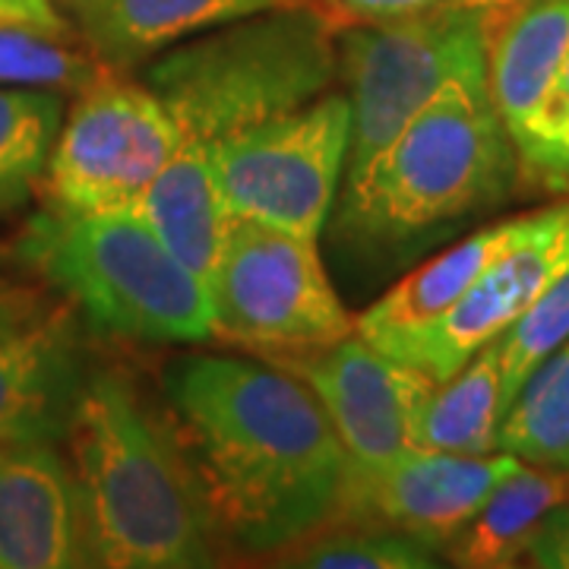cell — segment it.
<instances>
[{
  "label": "cell",
  "instance_id": "7a4b0ae2",
  "mask_svg": "<svg viewBox=\"0 0 569 569\" xmlns=\"http://www.w3.org/2000/svg\"><path fill=\"white\" fill-rule=\"evenodd\" d=\"M89 567L219 563L216 516L183 440L123 370L86 377L63 430Z\"/></svg>",
  "mask_w": 569,
  "mask_h": 569
},
{
  "label": "cell",
  "instance_id": "9a60e30c",
  "mask_svg": "<svg viewBox=\"0 0 569 569\" xmlns=\"http://www.w3.org/2000/svg\"><path fill=\"white\" fill-rule=\"evenodd\" d=\"M569 63V0H522L488 22V92L519 168L538 149Z\"/></svg>",
  "mask_w": 569,
  "mask_h": 569
},
{
  "label": "cell",
  "instance_id": "7402d4cb",
  "mask_svg": "<svg viewBox=\"0 0 569 569\" xmlns=\"http://www.w3.org/2000/svg\"><path fill=\"white\" fill-rule=\"evenodd\" d=\"M497 452L569 471V339L531 370L503 415Z\"/></svg>",
  "mask_w": 569,
  "mask_h": 569
},
{
  "label": "cell",
  "instance_id": "ac0fdd59",
  "mask_svg": "<svg viewBox=\"0 0 569 569\" xmlns=\"http://www.w3.org/2000/svg\"><path fill=\"white\" fill-rule=\"evenodd\" d=\"M133 209L183 266L209 282L234 216L224 203L206 146L181 140L178 152L142 190Z\"/></svg>",
  "mask_w": 569,
  "mask_h": 569
},
{
  "label": "cell",
  "instance_id": "d4e9b609",
  "mask_svg": "<svg viewBox=\"0 0 569 569\" xmlns=\"http://www.w3.org/2000/svg\"><path fill=\"white\" fill-rule=\"evenodd\" d=\"M569 339V272L550 284L535 305L497 336L503 367V406H512L531 370Z\"/></svg>",
  "mask_w": 569,
  "mask_h": 569
},
{
  "label": "cell",
  "instance_id": "3957f363",
  "mask_svg": "<svg viewBox=\"0 0 569 569\" xmlns=\"http://www.w3.org/2000/svg\"><path fill=\"white\" fill-rule=\"evenodd\" d=\"M519 174L488 77H456L342 190L339 228L370 247L415 244L503 203Z\"/></svg>",
  "mask_w": 569,
  "mask_h": 569
},
{
  "label": "cell",
  "instance_id": "603a6c76",
  "mask_svg": "<svg viewBox=\"0 0 569 569\" xmlns=\"http://www.w3.org/2000/svg\"><path fill=\"white\" fill-rule=\"evenodd\" d=\"M276 563L301 569H433L443 560L440 550L427 548L402 531L332 519L323 529L284 548Z\"/></svg>",
  "mask_w": 569,
  "mask_h": 569
},
{
  "label": "cell",
  "instance_id": "30bf717a",
  "mask_svg": "<svg viewBox=\"0 0 569 569\" xmlns=\"http://www.w3.org/2000/svg\"><path fill=\"white\" fill-rule=\"evenodd\" d=\"M86 377L73 305L48 284L0 279V447L61 443Z\"/></svg>",
  "mask_w": 569,
  "mask_h": 569
},
{
  "label": "cell",
  "instance_id": "52a82bcc",
  "mask_svg": "<svg viewBox=\"0 0 569 569\" xmlns=\"http://www.w3.org/2000/svg\"><path fill=\"white\" fill-rule=\"evenodd\" d=\"M212 332L222 346L266 361L313 355L355 332L326 272L317 238L234 219L209 276Z\"/></svg>",
  "mask_w": 569,
  "mask_h": 569
},
{
  "label": "cell",
  "instance_id": "277c9868",
  "mask_svg": "<svg viewBox=\"0 0 569 569\" xmlns=\"http://www.w3.org/2000/svg\"><path fill=\"white\" fill-rule=\"evenodd\" d=\"M13 257L108 336L190 346L212 332L206 282L183 266L133 206H41L13 241Z\"/></svg>",
  "mask_w": 569,
  "mask_h": 569
},
{
  "label": "cell",
  "instance_id": "cb8c5ba5",
  "mask_svg": "<svg viewBox=\"0 0 569 569\" xmlns=\"http://www.w3.org/2000/svg\"><path fill=\"white\" fill-rule=\"evenodd\" d=\"M108 73L102 61L20 26H0V86L80 92Z\"/></svg>",
  "mask_w": 569,
  "mask_h": 569
},
{
  "label": "cell",
  "instance_id": "5b68a950",
  "mask_svg": "<svg viewBox=\"0 0 569 569\" xmlns=\"http://www.w3.org/2000/svg\"><path fill=\"white\" fill-rule=\"evenodd\" d=\"M342 22L317 3L224 22L146 67L183 142L224 140L313 102L339 80Z\"/></svg>",
  "mask_w": 569,
  "mask_h": 569
},
{
  "label": "cell",
  "instance_id": "484cf974",
  "mask_svg": "<svg viewBox=\"0 0 569 569\" xmlns=\"http://www.w3.org/2000/svg\"><path fill=\"white\" fill-rule=\"evenodd\" d=\"M522 174H529L548 190H567L569 187V63L563 70L560 89L553 96L548 121L541 130L538 149L522 164Z\"/></svg>",
  "mask_w": 569,
  "mask_h": 569
},
{
  "label": "cell",
  "instance_id": "f546056e",
  "mask_svg": "<svg viewBox=\"0 0 569 569\" xmlns=\"http://www.w3.org/2000/svg\"><path fill=\"white\" fill-rule=\"evenodd\" d=\"M459 3H466L471 10H481L485 13V20H497V17H503L509 13L512 7H519L522 0H459Z\"/></svg>",
  "mask_w": 569,
  "mask_h": 569
},
{
  "label": "cell",
  "instance_id": "8992f818",
  "mask_svg": "<svg viewBox=\"0 0 569 569\" xmlns=\"http://www.w3.org/2000/svg\"><path fill=\"white\" fill-rule=\"evenodd\" d=\"M456 77H488V20L481 10L447 3L399 20L342 26L339 80L351 104L346 187Z\"/></svg>",
  "mask_w": 569,
  "mask_h": 569
},
{
  "label": "cell",
  "instance_id": "4fadbf2b",
  "mask_svg": "<svg viewBox=\"0 0 569 569\" xmlns=\"http://www.w3.org/2000/svg\"><path fill=\"white\" fill-rule=\"evenodd\" d=\"M567 272L569 212L531 241L516 247L500 263L490 266L447 313L387 342H377V348L427 373L433 383H443L475 351L507 332Z\"/></svg>",
  "mask_w": 569,
  "mask_h": 569
},
{
  "label": "cell",
  "instance_id": "ffe728a7",
  "mask_svg": "<svg viewBox=\"0 0 569 569\" xmlns=\"http://www.w3.org/2000/svg\"><path fill=\"white\" fill-rule=\"evenodd\" d=\"M503 415V367L493 339L427 396L415 427V447L488 456L497 452Z\"/></svg>",
  "mask_w": 569,
  "mask_h": 569
},
{
  "label": "cell",
  "instance_id": "f1b7e54d",
  "mask_svg": "<svg viewBox=\"0 0 569 569\" xmlns=\"http://www.w3.org/2000/svg\"><path fill=\"white\" fill-rule=\"evenodd\" d=\"M332 3L358 20H399V17L425 13V10L459 3V0H332Z\"/></svg>",
  "mask_w": 569,
  "mask_h": 569
},
{
  "label": "cell",
  "instance_id": "6da1fadb",
  "mask_svg": "<svg viewBox=\"0 0 569 569\" xmlns=\"http://www.w3.org/2000/svg\"><path fill=\"white\" fill-rule=\"evenodd\" d=\"M162 383L224 541L279 557L339 512L348 452L295 373L190 355Z\"/></svg>",
  "mask_w": 569,
  "mask_h": 569
},
{
  "label": "cell",
  "instance_id": "d6986e66",
  "mask_svg": "<svg viewBox=\"0 0 569 569\" xmlns=\"http://www.w3.org/2000/svg\"><path fill=\"white\" fill-rule=\"evenodd\" d=\"M560 503H569V471L522 462L449 541L443 557L462 569L516 567L541 519Z\"/></svg>",
  "mask_w": 569,
  "mask_h": 569
},
{
  "label": "cell",
  "instance_id": "8fae6325",
  "mask_svg": "<svg viewBox=\"0 0 569 569\" xmlns=\"http://www.w3.org/2000/svg\"><path fill=\"white\" fill-rule=\"evenodd\" d=\"M519 466L509 452L466 456L411 447L383 466H348L342 503L332 519L387 526L443 557V548Z\"/></svg>",
  "mask_w": 569,
  "mask_h": 569
},
{
  "label": "cell",
  "instance_id": "5bb4252c",
  "mask_svg": "<svg viewBox=\"0 0 569 569\" xmlns=\"http://www.w3.org/2000/svg\"><path fill=\"white\" fill-rule=\"evenodd\" d=\"M89 567L80 497L58 443L0 447V569Z\"/></svg>",
  "mask_w": 569,
  "mask_h": 569
},
{
  "label": "cell",
  "instance_id": "ba28073f",
  "mask_svg": "<svg viewBox=\"0 0 569 569\" xmlns=\"http://www.w3.org/2000/svg\"><path fill=\"white\" fill-rule=\"evenodd\" d=\"M351 104L326 92L272 121L209 146L212 171L234 219L320 238L348 168Z\"/></svg>",
  "mask_w": 569,
  "mask_h": 569
},
{
  "label": "cell",
  "instance_id": "44dd1931",
  "mask_svg": "<svg viewBox=\"0 0 569 569\" xmlns=\"http://www.w3.org/2000/svg\"><path fill=\"white\" fill-rule=\"evenodd\" d=\"M67 108L58 89H0V216L41 190Z\"/></svg>",
  "mask_w": 569,
  "mask_h": 569
},
{
  "label": "cell",
  "instance_id": "9c48e42d",
  "mask_svg": "<svg viewBox=\"0 0 569 569\" xmlns=\"http://www.w3.org/2000/svg\"><path fill=\"white\" fill-rule=\"evenodd\" d=\"M181 146V130L146 86L102 73L67 108L41 197L61 209H123Z\"/></svg>",
  "mask_w": 569,
  "mask_h": 569
},
{
  "label": "cell",
  "instance_id": "2e32d148",
  "mask_svg": "<svg viewBox=\"0 0 569 569\" xmlns=\"http://www.w3.org/2000/svg\"><path fill=\"white\" fill-rule=\"evenodd\" d=\"M567 212L569 203L545 206V209L512 216V219H503V222L488 224V228L468 234L456 247H449L447 253L408 272L406 279L392 284L383 298H377L355 320V332L377 346L392 336H402L408 329H418V326L437 320L488 272L490 266L500 263L507 253L531 241L535 234H541Z\"/></svg>",
  "mask_w": 569,
  "mask_h": 569
},
{
  "label": "cell",
  "instance_id": "83f0119b",
  "mask_svg": "<svg viewBox=\"0 0 569 569\" xmlns=\"http://www.w3.org/2000/svg\"><path fill=\"white\" fill-rule=\"evenodd\" d=\"M0 26H20L51 39H67L73 32L58 0H0Z\"/></svg>",
  "mask_w": 569,
  "mask_h": 569
},
{
  "label": "cell",
  "instance_id": "e0dca14e",
  "mask_svg": "<svg viewBox=\"0 0 569 569\" xmlns=\"http://www.w3.org/2000/svg\"><path fill=\"white\" fill-rule=\"evenodd\" d=\"M301 3L317 0H58L89 54L108 70H130L224 22Z\"/></svg>",
  "mask_w": 569,
  "mask_h": 569
},
{
  "label": "cell",
  "instance_id": "7c38bea8",
  "mask_svg": "<svg viewBox=\"0 0 569 569\" xmlns=\"http://www.w3.org/2000/svg\"><path fill=\"white\" fill-rule=\"evenodd\" d=\"M272 365L295 373L317 396L355 468L383 466L415 447L421 408L437 387L358 332L323 351L276 358Z\"/></svg>",
  "mask_w": 569,
  "mask_h": 569
},
{
  "label": "cell",
  "instance_id": "4316f807",
  "mask_svg": "<svg viewBox=\"0 0 569 569\" xmlns=\"http://www.w3.org/2000/svg\"><path fill=\"white\" fill-rule=\"evenodd\" d=\"M522 563L535 569H569V503L553 507L541 519Z\"/></svg>",
  "mask_w": 569,
  "mask_h": 569
}]
</instances>
